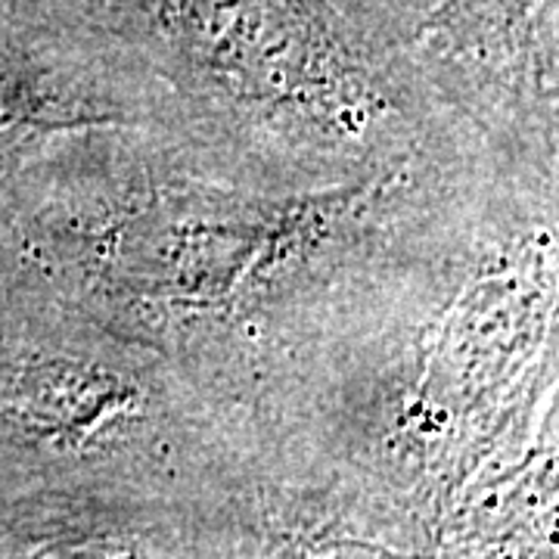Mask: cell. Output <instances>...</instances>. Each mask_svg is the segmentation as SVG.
Listing matches in <instances>:
<instances>
[{"instance_id":"obj_4","label":"cell","mask_w":559,"mask_h":559,"mask_svg":"<svg viewBox=\"0 0 559 559\" xmlns=\"http://www.w3.org/2000/svg\"><path fill=\"white\" fill-rule=\"evenodd\" d=\"M330 3L367 38L401 53L404 40L414 35V28L439 0H330Z\"/></svg>"},{"instance_id":"obj_3","label":"cell","mask_w":559,"mask_h":559,"mask_svg":"<svg viewBox=\"0 0 559 559\" xmlns=\"http://www.w3.org/2000/svg\"><path fill=\"white\" fill-rule=\"evenodd\" d=\"M401 57L481 140L557 162V0H439Z\"/></svg>"},{"instance_id":"obj_1","label":"cell","mask_w":559,"mask_h":559,"mask_svg":"<svg viewBox=\"0 0 559 559\" xmlns=\"http://www.w3.org/2000/svg\"><path fill=\"white\" fill-rule=\"evenodd\" d=\"M488 146L301 183L183 134L106 131L13 180L25 264L171 367L252 444L308 360L399 277Z\"/></svg>"},{"instance_id":"obj_2","label":"cell","mask_w":559,"mask_h":559,"mask_svg":"<svg viewBox=\"0 0 559 559\" xmlns=\"http://www.w3.org/2000/svg\"><path fill=\"white\" fill-rule=\"evenodd\" d=\"M190 140L301 183L364 178L485 140L330 0H72Z\"/></svg>"}]
</instances>
